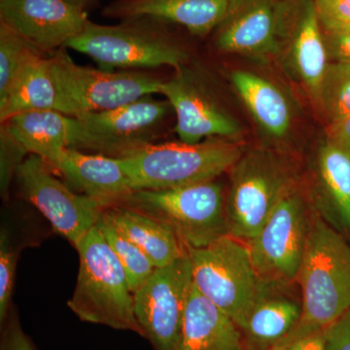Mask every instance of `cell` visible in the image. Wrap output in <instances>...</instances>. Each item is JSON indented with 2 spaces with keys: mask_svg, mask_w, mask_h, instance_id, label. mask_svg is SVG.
<instances>
[{
  "mask_svg": "<svg viewBox=\"0 0 350 350\" xmlns=\"http://www.w3.org/2000/svg\"><path fill=\"white\" fill-rule=\"evenodd\" d=\"M297 280L301 317L286 338L325 329L349 310L350 244L320 219L312 220Z\"/></svg>",
  "mask_w": 350,
  "mask_h": 350,
  "instance_id": "6da1fadb",
  "label": "cell"
},
{
  "mask_svg": "<svg viewBox=\"0 0 350 350\" xmlns=\"http://www.w3.org/2000/svg\"><path fill=\"white\" fill-rule=\"evenodd\" d=\"M79 271L68 308L81 321L131 331L144 337L135 299L121 264L98 226L75 245Z\"/></svg>",
  "mask_w": 350,
  "mask_h": 350,
  "instance_id": "7a4b0ae2",
  "label": "cell"
},
{
  "mask_svg": "<svg viewBox=\"0 0 350 350\" xmlns=\"http://www.w3.org/2000/svg\"><path fill=\"white\" fill-rule=\"evenodd\" d=\"M243 156L236 142L207 138L199 144L163 142L140 149L120 159L137 190H167L215 180Z\"/></svg>",
  "mask_w": 350,
  "mask_h": 350,
  "instance_id": "3957f363",
  "label": "cell"
},
{
  "mask_svg": "<svg viewBox=\"0 0 350 350\" xmlns=\"http://www.w3.org/2000/svg\"><path fill=\"white\" fill-rule=\"evenodd\" d=\"M226 200L224 186L215 179L167 190L133 191L120 206L169 226L191 250L229 234Z\"/></svg>",
  "mask_w": 350,
  "mask_h": 350,
  "instance_id": "277c9868",
  "label": "cell"
},
{
  "mask_svg": "<svg viewBox=\"0 0 350 350\" xmlns=\"http://www.w3.org/2000/svg\"><path fill=\"white\" fill-rule=\"evenodd\" d=\"M122 21L114 25L90 21L66 48L87 55L103 68L124 70L161 66L176 69L187 62V52L165 31L167 23L146 17Z\"/></svg>",
  "mask_w": 350,
  "mask_h": 350,
  "instance_id": "5b68a950",
  "label": "cell"
},
{
  "mask_svg": "<svg viewBox=\"0 0 350 350\" xmlns=\"http://www.w3.org/2000/svg\"><path fill=\"white\" fill-rule=\"evenodd\" d=\"M56 89V111L69 117L108 111L159 94L163 81L150 73L79 66L64 50L49 57Z\"/></svg>",
  "mask_w": 350,
  "mask_h": 350,
  "instance_id": "8992f818",
  "label": "cell"
},
{
  "mask_svg": "<svg viewBox=\"0 0 350 350\" xmlns=\"http://www.w3.org/2000/svg\"><path fill=\"white\" fill-rule=\"evenodd\" d=\"M172 107L150 96L108 111L72 117L68 148L124 159L157 144Z\"/></svg>",
  "mask_w": 350,
  "mask_h": 350,
  "instance_id": "52a82bcc",
  "label": "cell"
},
{
  "mask_svg": "<svg viewBox=\"0 0 350 350\" xmlns=\"http://www.w3.org/2000/svg\"><path fill=\"white\" fill-rule=\"evenodd\" d=\"M227 194L229 234L248 243L293 192V176L282 159L271 152L251 151L232 167Z\"/></svg>",
  "mask_w": 350,
  "mask_h": 350,
  "instance_id": "ba28073f",
  "label": "cell"
},
{
  "mask_svg": "<svg viewBox=\"0 0 350 350\" xmlns=\"http://www.w3.org/2000/svg\"><path fill=\"white\" fill-rule=\"evenodd\" d=\"M189 256L196 289L241 328L260 283L247 243L227 234Z\"/></svg>",
  "mask_w": 350,
  "mask_h": 350,
  "instance_id": "9c48e42d",
  "label": "cell"
},
{
  "mask_svg": "<svg viewBox=\"0 0 350 350\" xmlns=\"http://www.w3.org/2000/svg\"><path fill=\"white\" fill-rule=\"evenodd\" d=\"M20 193L36 207L57 234L76 245L98 225L105 207L92 198L77 194L55 176L40 157L29 155L16 174Z\"/></svg>",
  "mask_w": 350,
  "mask_h": 350,
  "instance_id": "30bf717a",
  "label": "cell"
},
{
  "mask_svg": "<svg viewBox=\"0 0 350 350\" xmlns=\"http://www.w3.org/2000/svg\"><path fill=\"white\" fill-rule=\"evenodd\" d=\"M312 220L303 198L290 193L248 241L260 280L293 282L298 278Z\"/></svg>",
  "mask_w": 350,
  "mask_h": 350,
  "instance_id": "8fae6325",
  "label": "cell"
},
{
  "mask_svg": "<svg viewBox=\"0 0 350 350\" xmlns=\"http://www.w3.org/2000/svg\"><path fill=\"white\" fill-rule=\"evenodd\" d=\"M192 284L188 254L156 269L144 286L133 294L135 317L144 338L154 349L176 350Z\"/></svg>",
  "mask_w": 350,
  "mask_h": 350,
  "instance_id": "7c38bea8",
  "label": "cell"
},
{
  "mask_svg": "<svg viewBox=\"0 0 350 350\" xmlns=\"http://www.w3.org/2000/svg\"><path fill=\"white\" fill-rule=\"evenodd\" d=\"M159 94L169 101L176 115L174 131L182 142L194 144L207 138L231 139L241 133L238 122L184 66L176 68L172 79L163 80Z\"/></svg>",
  "mask_w": 350,
  "mask_h": 350,
  "instance_id": "4fadbf2b",
  "label": "cell"
},
{
  "mask_svg": "<svg viewBox=\"0 0 350 350\" xmlns=\"http://www.w3.org/2000/svg\"><path fill=\"white\" fill-rule=\"evenodd\" d=\"M89 22L86 11L66 0H0V23L43 53L66 47Z\"/></svg>",
  "mask_w": 350,
  "mask_h": 350,
  "instance_id": "5bb4252c",
  "label": "cell"
},
{
  "mask_svg": "<svg viewBox=\"0 0 350 350\" xmlns=\"http://www.w3.org/2000/svg\"><path fill=\"white\" fill-rule=\"evenodd\" d=\"M287 17L283 0H229L224 19L216 29V46L227 53L276 52Z\"/></svg>",
  "mask_w": 350,
  "mask_h": 350,
  "instance_id": "9a60e30c",
  "label": "cell"
},
{
  "mask_svg": "<svg viewBox=\"0 0 350 350\" xmlns=\"http://www.w3.org/2000/svg\"><path fill=\"white\" fill-rule=\"evenodd\" d=\"M292 282L260 280L241 330L251 349L271 350L291 333L301 317V297Z\"/></svg>",
  "mask_w": 350,
  "mask_h": 350,
  "instance_id": "2e32d148",
  "label": "cell"
},
{
  "mask_svg": "<svg viewBox=\"0 0 350 350\" xmlns=\"http://www.w3.org/2000/svg\"><path fill=\"white\" fill-rule=\"evenodd\" d=\"M71 188L107 207L120 206L133 189L120 159L66 148L55 167Z\"/></svg>",
  "mask_w": 350,
  "mask_h": 350,
  "instance_id": "e0dca14e",
  "label": "cell"
},
{
  "mask_svg": "<svg viewBox=\"0 0 350 350\" xmlns=\"http://www.w3.org/2000/svg\"><path fill=\"white\" fill-rule=\"evenodd\" d=\"M228 5L229 0H115L105 7L103 15L121 20L151 18L206 36L224 19Z\"/></svg>",
  "mask_w": 350,
  "mask_h": 350,
  "instance_id": "ac0fdd59",
  "label": "cell"
},
{
  "mask_svg": "<svg viewBox=\"0 0 350 350\" xmlns=\"http://www.w3.org/2000/svg\"><path fill=\"white\" fill-rule=\"evenodd\" d=\"M176 350H245L241 328L192 284Z\"/></svg>",
  "mask_w": 350,
  "mask_h": 350,
  "instance_id": "d6986e66",
  "label": "cell"
},
{
  "mask_svg": "<svg viewBox=\"0 0 350 350\" xmlns=\"http://www.w3.org/2000/svg\"><path fill=\"white\" fill-rule=\"evenodd\" d=\"M103 218L144 251L157 269L169 266L189 254L187 247L172 228L147 214L116 206L107 207Z\"/></svg>",
  "mask_w": 350,
  "mask_h": 350,
  "instance_id": "ffe728a7",
  "label": "cell"
},
{
  "mask_svg": "<svg viewBox=\"0 0 350 350\" xmlns=\"http://www.w3.org/2000/svg\"><path fill=\"white\" fill-rule=\"evenodd\" d=\"M1 126L29 155L40 157L54 167L68 148L72 117L56 110H36L16 115Z\"/></svg>",
  "mask_w": 350,
  "mask_h": 350,
  "instance_id": "44dd1931",
  "label": "cell"
},
{
  "mask_svg": "<svg viewBox=\"0 0 350 350\" xmlns=\"http://www.w3.org/2000/svg\"><path fill=\"white\" fill-rule=\"evenodd\" d=\"M231 79L234 89L262 130L271 137H285L291 126L292 115L282 92L273 83L250 71H234Z\"/></svg>",
  "mask_w": 350,
  "mask_h": 350,
  "instance_id": "7402d4cb",
  "label": "cell"
},
{
  "mask_svg": "<svg viewBox=\"0 0 350 350\" xmlns=\"http://www.w3.org/2000/svg\"><path fill=\"white\" fill-rule=\"evenodd\" d=\"M292 54L295 68L301 79L319 98L329 63L325 39L313 0H306L301 3L297 14Z\"/></svg>",
  "mask_w": 350,
  "mask_h": 350,
  "instance_id": "603a6c76",
  "label": "cell"
},
{
  "mask_svg": "<svg viewBox=\"0 0 350 350\" xmlns=\"http://www.w3.org/2000/svg\"><path fill=\"white\" fill-rule=\"evenodd\" d=\"M56 101L49 57L39 55L27 64L5 100L0 103V121L4 123L25 112L56 110Z\"/></svg>",
  "mask_w": 350,
  "mask_h": 350,
  "instance_id": "cb8c5ba5",
  "label": "cell"
},
{
  "mask_svg": "<svg viewBox=\"0 0 350 350\" xmlns=\"http://www.w3.org/2000/svg\"><path fill=\"white\" fill-rule=\"evenodd\" d=\"M319 167L334 211L350 232V154L328 140L320 148Z\"/></svg>",
  "mask_w": 350,
  "mask_h": 350,
  "instance_id": "d4e9b609",
  "label": "cell"
},
{
  "mask_svg": "<svg viewBox=\"0 0 350 350\" xmlns=\"http://www.w3.org/2000/svg\"><path fill=\"white\" fill-rule=\"evenodd\" d=\"M96 226L125 271L131 291L137 293L148 282L156 267L144 251L120 234L103 216Z\"/></svg>",
  "mask_w": 350,
  "mask_h": 350,
  "instance_id": "484cf974",
  "label": "cell"
},
{
  "mask_svg": "<svg viewBox=\"0 0 350 350\" xmlns=\"http://www.w3.org/2000/svg\"><path fill=\"white\" fill-rule=\"evenodd\" d=\"M41 54L42 51L0 23V103L5 100L27 64Z\"/></svg>",
  "mask_w": 350,
  "mask_h": 350,
  "instance_id": "4316f807",
  "label": "cell"
},
{
  "mask_svg": "<svg viewBox=\"0 0 350 350\" xmlns=\"http://www.w3.org/2000/svg\"><path fill=\"white\" fill-rule=\"evenodd\" d=\"M317 98L330 124L350 116V64H329Z\"/></svg>",
  "mask_w": 350,
  "mask_h": 350,
  "instance_id": "83f0119b",
  "label": "cell"
},
{
  "mask_svg": "<svg viewBox=\"0 0 350 350\" xmlns=\"http://www.w3.org/2000/svg\"><path fill=\"white\" fill-rule=\"evenodd\" d=\"M20 250L16 247L6 229L0 234V324L3 323L12 305L16 269Z\"/></svg>",
  "mask_w": 350,
  "mask_h": 350,
  "instance_id": "f1b7e54d",
  "label": "cell"
},
{
  "mask_svg": "<svg viewBox=\"0 0 350 350\" xmlns=\"http://www.w3.org/2000/svg\"><path fill=\"white\" fill-rule=\"evenodd\" d=\"M29 154L1 126L0 133V189L3 199L9 194L11 181Z\"/></svg>",
  "mask_w": 350,
  "mask_h": 350,
  "instance_id": "f546056e",
  "label": "cell"
},
{
  "mask_svg": "<svg viewBox=\"0 0 350 350\" xmlns=\"http://www.w3.org/2000/svg\"><path fill=\"white\" fill-rule=\"evenodd\" d=\"M324 33L350 31V0H313Z\"/></svg>",
  "mask_w": 350,
  "mask_h": 350,
  "instance_id": "4dcf8cb0",
  "label": "cell"
},
{
  "mask_svg": "<svg viewBox=\"0 0 350 350\" xmlns=\"http://www.w3.org/2000/svg\"><path fill=\"white\" fill-rule=\"evenodd\" d=\"M0 325V350H38L31 338L23 329L19 313L14 306Z\"/></svg>",
  "mask_w": 350,
  "mask_h": 350,
  "instance_id": "1f68e13d",
  "label": "cell"
},
{
  "mask_svg": "<svg viewBox=\"0 0 350 350\" xmlns=\"http://www.w3.org/2000/svg\"><path fill=\"white\" fill-rule=\"evenodd\" d=\"M327 350H350V308L325 328Z\"/></svg>",
  "mask_w": 350,
  "mask_h": 350,
  "instance_id": "d6a6232c",
  "label": "cell"
},
{
  "mask_svg": "<svg viewBox=\"0 0 350 350\" xmlns=\"http://www.w3.org/2000/svg\"><path fill=\"white\" fill-rule=\"evenodd\" d=\"M271 350H327L325 329L284 338Z\"/></svg>",
  "mask_w": 350,
  "mask_h": 350,
  "instance_id": "836d02e7",
  "label": "cell"
},
{
  "mask_svg": "<svg viewBox=\"0 0 350 350\" xmlns=\"http://www.w3.org/2000/svg\"><path fill=\"white\" fill-rule=\"evenodd\" d=\"M323 34L328 57L337 63L350 64V31Z\"/></svg>",
  "mask_w": 350,
  "mask_h": 350,
  "instance_id": "e575fe53",
  "label": "cell"
},
{
  "mask_svg": "<svg viewBox=\"0 0 350 350\" xmlns=\"http://www.w3.org/2000/svg\"><path fill=\"white\" fill-rule=\"evenodd\" d=\"M329 140L350 154V116L330 124Z\"/></svg>",
  "mask_w": 350,
  "mask_h": 350,
  "instance_id": "d590c367",
  "label": "cell"
},
{
  "mask_svg": "<svg viewBox=\"0 0 350 350\" xmlns=\"http://www.w3.org/2000/svg\"><path fill=\"white\" fill-rule=\"evenodd\" d=\"M66 1L68 2L71 5L78 7V8H81L83 10H85V8L91 5L94 0H66Z\"/></svg>",
  "mask_w": 350,
  "mask_h": 350,
  "instance_id": "8d00e7d4",
  "label": "cell"
}]
</instances>
